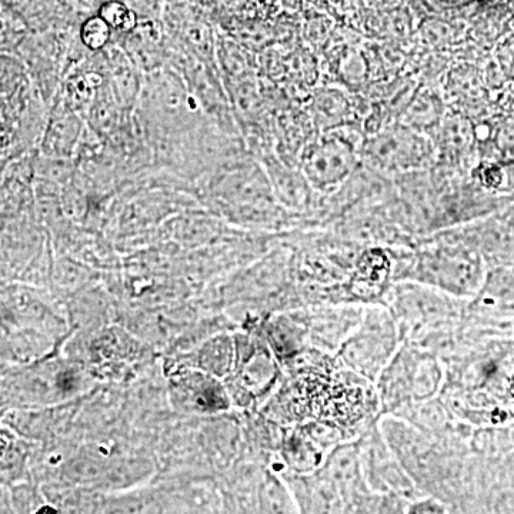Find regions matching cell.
Segmentation results:
<instances>
[{
    "label": "cell",
    "instance_id": "cell-1",
    "mask_svg": "<svg viewBox=\"0 0 514 514\" xmlns=\"http://www.w3.org/2000/svg\"><path fill=\"white\" fill-rule=\"evenodd\" d=\"M392 256L396 280L432 287L455 299H473L485 282L487 265L480 253L443 233L402 259Z\"/></svg>",
    "mask_w": 514,
    "mask_h": 514
},
{
    "label": "cell",
    "instance_id": "cell-2",
    "mask_svg": "<svg viewBox=\"0 0 514 514\" xmlns=\"http://www.w3.org/2000/svg\"><path fill=\"white\" fill-rule=\"evenodd\" d=\"M400 327L382 306L365 310L362 320L339 347V357L357 375L375 382L396 355Z\"/></svg>",
    "mask_w": 514,
    "mask_h": 514
},
{
    "label": "cell",
    "instance_id": "cell-3",
    "mask_svg": "<svg viewBox=\"0 0 514 514\" xmlns=\"http://www.w3.org/2000/svg\"><path fill=\"white\" fill-rule=\"evenodd\" d=\"M365 140H355L346 125L320 133L307 148L303 170L310 188L333 193L356 175L362 166Z\"/></svg>",
    "mask_w": 514,
    "mask_h": 514
},
{
    "label": "cell",
    "instance_id": "cell-4",
    "mask_svg": "<svg viewBox=\"0 0 514 514\" xmlns=\"http://www.w3.org/2000/svg\"><path fill=\"white\" fill-rule=\"evenodd\" d=\"M442 376L432 356L402 347L377 377L380 397L387 407H399L413 397L425 400L442 385Z\"/></svg>",
    "mask_w": 514,
    "mask_h": 514
},
{
    "label": "cell",
    "instance_id": "cell-5",
    "mask_svg": "<svg viewBox=\"0 0 514 514\" xmlns=\"http://www.w3.org/2000/svg\"><path fill=\"white\" fill-rule=\"evenodd\" d=\"M442 233L477 250L487 267L514 266V202Z\"/></svg>",
    "mask_w": 514,
    "mask_h": 514
},
{
    "label": "cell",
    "instance_id": "cell-6",
    "mask_svg": "<svg viewBox=\"0 0 514 514\" xmlns=\"http://www.w3.org/2000/svg\"><path fill=\"white\" fill-rule=\"evenodd\" d=\"M433 155V148L422 133L406 126L376 133L363 145V158H367L377 169L410 170L425 168Z\"/></svg>",
    "mask_w": 514,
    "mask_h": 514
},
{
    "label": "cell",
    "instance_id": "cell-7",
    "mask_svg": "<svg viewBox=\"0 0 514 514\" xmlns=\"http://www.w3.org/2000/svg\"><path fill=\"white\" fill-rule=\"evenodd\" d=\"M313 110L322 132L346 125L350 115V103L342 92L336 89H319L313 99Z\"/></svg>",
    "mask_w": 514,
    "mask_h": 514
},
{
    "label": "cell",
    "instance_id": "cell-8",
    "mask_svg": "<svg viewBox=\"0 0 514 514\" xmlns=\"http://www.w3.org/2000/svg\"><path fill=\"white\" fill-rule=\"evenodd\" d=\"M443 148L452 156L462 158L476 149L475 129L472 119L466 116H452L442 123Z\"/></svg>",
    "mask_w": 514,
    "mask_h": 514
},
{
    "label": "cell",
    "instance_id": "cell-9",
    "mask_svg": "<svg viewBox=\"0 0 514 514\" xmlns=\"http://www.w3.org/2000/svg\"><path fill=\"white\" fill-rule=\"evenodd\" d=\"M407 116H409L407 118L409 122L406 123V128L423 132L442 120V103L432 93L426 92L423 95H417L410 105Z\"/></svg>",
    "mask_w": 514,
    "mask_h": 514
},
{
    "label": "cell",
    "instance_id": "cell-10",
    "mask_svg": "<svg viewBox=\"0 0 514 514\" xmlns=\"http://www.w3.org/2000/svg\"><path fill=\"white\" fill-rule=\"evenodd\" d=\"M99 16L108 23L110 28L122 30V32H129L138 23L135 13L118 0L103 3L99 9Z\"/></svg>",
    "mask_w": 514,
    "mask_h": 514
},
{
    "label": "cell",
    "instance_id": "cell-11",
    "mask_svg": "<svg viewBox=\"0 0 514 514\" xmlns=\"http://www.w3.org/2000/svg\"><path fill=\"white\" fill-rule=\"evenodd\" d=\"M112 28L100 16L90 18L80 28V40L90 50L103 49L109 42Z\"/></svg>",
    "mask_w": 514,
    "mask_h": 514
},
{
    "label": "cell",
    "instance_id": "cell-12",
    "mask_svg": "<svg viewBox=\"0 0 514 514\" xmlns=\"http://www.w3.org/2000/svg\"><path fill=\"white\" fill-rule=\"evenodd\" d=\"M407 513H445L446 507L435 497H420L407 507Z\"/></svg>",
    "mask_w": 514,
    "mask_h": 514
},
{
    "label": "cell",
    "instance_id": "cell-13",
    "mask_svg": "<svg viewBox=\"0 0 514 514\" xmlns=\"http://www.w3.org/2000/svg\"><path fill=\"white\" fill-rule=\"evenodd\" d=\"M497 105H499L503 115L514 113V78L507 80L503 88L499 90Z\"/></svg>",
    "mask_w": 514,
    "mask_h": 514
},
{
    "label": "cell",
    "instance_id": "cell-14",
    "mask_svg": "<svg viewBox=\"0 0 514 514\" xmlns=\"http://www.w3.org/2000/svg\"><path fill=\"white\" fill-rule=\"evenodd\" d=\"M477 2H492V0H477Z\"/></svg>",
    "mask_w": 514,
    "mask_h": 514
}]
</instances>
